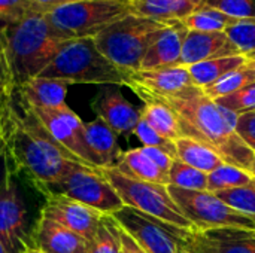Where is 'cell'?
Here are the masks:
<instances>
[{
	"label": "cell",
	"mask_w": 255,
	"mask_h": 253,
	"mask_svg": "<svg viewBox=\"0 0 255 253\" xmlns=\"http://www.w3.org/2000/svg\"><path fill=\"white\" fill-rule=\"evenodd\" d=\"M0 253H7L6 249H4V246H3V243H1V240H0Z\"/></svg>",
	"instance_id": "681fc988"
},
{
	"label": "cell",
	"mask_w": 255,
	"mask_h": 253,
	"mask_svg": "<svg viewBox=\"0 0 255 253\" xmlns=\"http://www.w3.org/2000/svg\"><path fill=\"white\" fill-rule=\"evenodd\" d=\"M176 145V158L182 163L209 174L223 166L226 161L220 157V154L212 149L211 146L191 139V137H181L175 142Z\"/></svg>",
	"instance_id": "d4e9b609"
},
{
	"label": "cell",
	"mask_w": 255,
	"mask_h": 253,
	"mask_svg": "<svg viewBox=\"0 0 255 253\" xmlns=\"http://www.w3.org/2000/svg\"><path fill=\"white\" fill-rule=\"evenodd\" d=\"M193 237L209 253H255V230L218 228L194 231Z\"/></svg>",
	"instance_id": "d6986e66"
},
{
	"label": "cell",
	"mask_w": 255,
	"mask_h": 253,
	"mask_svg": "<svg viewBox=\"0 0 255 253\" xmlns=\"http://www.w3.org/2000/svg\"><path fill=\"white\" fill-rule=\"evenodd\" d=\"M248 58L245 55H232V57H221L208 61H202L188 67L193 85L197 88H205L217 82L224 75L245 66Z\"/></svg>",
	"instance_id": "484cf974"
},
{
	"label": "cell",
	"mask_w": 255,
	"mask_h": 253,
	"mask_svg": "<svg viewBox=\"0 0 255 253\" xmlns=\"http://www.w3.org/2000/svg\"><path fill=\"white\" fill-rule=\"evenodd\" d=\"M169 185L188 191H208V174L175 158L169 170Z\"/></svg>",
	"instance_id": "f546056e"
},
{
	"label": "cell",
	"mask_w": 255,
	"mask_h": 253,
	"mask_svg": "<svg viewBox=\"0 0 255 253\" xmlns=\"http://www.w3.org/2000/svg\"><path fill=\"white\" fill-rule=\"evenodd\" d=\"M247 66H248V69L253 72V75H254V78H255V58H248Z\"/></svg>",
	"instance_id": "bcb514c9"
},
{
	"label": "cell",
	"mask_w": 255,
	"mask_h": 253,
	"mask_svg": "<svg viewBox=\"0 0 255 253\" xmlns=\"http://www.w3.org/2000/svg\"><path fill=\"white\" fill-rule=\"evenodd\" d=\"M67 86L64 81L48 79V78H33L18 86L15 92L33 107H61L66 104Z\"/></svg>",
	"instance_id": "44dd1931"
},
{
	"label": "cell",
	"mask_w": 255,
	"mask_h": 253,
	"mask_svg": "<svg viewBox=\"0 0 255 253\" xmlns=\"http://www.w3.org/2000/svg\"><path fill=\"white\" fill-rule=\"evenodd\" d=\"M134 94H137L139 98L152 97L163 101L175 112L182 136L211 146L226 163L248 171L251 170L255 152L236 133L235 127L238 115L217 104L202 88L191 85L172 95H151L146 92Z\"/></svg>",
	"instance_id": "7a4b0ae2"
},
{
	"label": "cell",
	"mask_w": 255,
	"mask_h": 253,
	"mask_svg": "<svg viewBox=\"0 0 255 253\" xmlns=\"http://www.w3.org/2000/svg\"><path fill=\"white\" fill-rule=\"evenodd\" d=\"M232 55H242V54L230 42V39L224 31L200 33V31L188 30L187 37L184 40L179 66L190 67L202 61L221 58V57H232Z\"/></svg>",
	"instance_id": "e0dca14e"
},
{
	"label": "cell",
	"mask_w": 255,
	"mask_h": 253,
	"mask_svg": "<svg viewBox=\"0 0 255 253\" xmlns=\"http://www.w3.org/2000/svg\"><path fill=\"white\" fill-rule=\"evenodd\" d=\"M30 107L60 146L72 154L79 163L90 167H99L87 143L85 122H82V119L67 104L54 109L33 106Z\"/></svg>",
	"instance_id": "8fae6325"
},
{
	"label": "cell",
	"mask_w": 255,
	"mask_h": 253,
	"mask_svg": "<svg viewBox=\"0 0 255 253\" xmlns=\"http://www.w3.org/2000/svg\"><path fill=\"white\" fill-rule=\"evenodd\" d=\"M188 28L182 21L167 24L142 60L140 70H154L179 66L184 40Z\"/></svg>",
	"instance_id": "ac0fdd59"
},
{
	"label": "cell",
	"mask_w": 255,
	"mask_h": 253,
	"mask_svg": "<svg viewBox=\"0 0 255 253\" xmlns=\"http://www.w3.org/2000/svg\"><path fill=\"white\" fill-rule=\"evenodd\" d=\"M115 169H118L126 176L142 180V182L158 183V185H166V186L169 185V174L160 170L145 155L142 148L123 152Z\"/></svg>",
	"instance_id": "603a6c76"
},
{
	"label": "cell",
	"mask_w": 255,
	"mask_h": 253,
	"mask_svg": "<svg viewBox=\"0 0 255 253\" xmlns=\"http://www.w3.org/2000/svg\"><path fill=\"white\" fill-rule=\"evenodd\" d=\"M253 174H254V177H255V158H254V161H253V166H251V170H250Z\"/></svg>",
	"instance_id": "c3c4849f"
},
{
	"label": "cell",
	"mask_w": 255,
	"mask_h": 253,
	"mask_svg": "<svg viewBox=\"0 0 255 253\" xmlns=\"http://www.w3.org/2000/svg\"><path fill=\"white\" fill-rule=\"evenodd\" d=\"M13 92H3L0 95V194L4 191L10 179L16 176L7 149V131H6V115Z\"/></svg>",
	"instance_id": "4dcf8cb0"
},
{
	"label": "cell",
	"mask_w": 255,
	"mask_h": 253,
	"mask_svg": "<svg viewBox=\"0 0 255 253\" xmlns=\"http://www.w3.org/2000/svg\"><path fill=\"white\" fill-rule=\"evenodd\" d=\"M118 234H120V240H121L123 253H145L134 243V240L127 233H124L120 227H118Z\"/></svg>",
	"instance_id": "b9f144b4"
},
{
	"label": "cell",
	"mask_w": 255,
	"mask_h": 253,
	"mask_svg": "<svg viewBox=\"0 0 255 253\" xmlns=\"http://www.w3.org/2000/svg\"><path fill=\"white\" fill-rule=\"evenodd\" d=\"M15 86L12 84L10 75H9V69L4 60V54H3V48L0 45V95L3 92H13Z\"/></svg>",
	"instance_id": "60d3db41"
},
{
	"label": "cell",
	"mask_w": 255,
	"mask_h": 253,
	"mask_svg": "<svg viewBox=\"0 0 255 253\" xmlns=\"http://www.w3.org/2000/svg\"><path fill=\"white\" fill-rule=\"evenodd\" d=\"M43 197L45 203L39 215L64 225L90 243L93 242L105 215L60 194H46Z\"/></svg>",
	"instance_id": "4fadbf2b"
},
{
	"label": "cell",
	"mask_w": 255,
	"mask_h": 253,
	"mask_svg": "<svg viewBox=\"0 0 255 253\" xmlns=\"http://www.w3.org/2000/svg\"><path fill=\"white\" fill-rule=\"evenodd\" d=\"M193 85L188 67L175 66L154 70H137L130 75L127 86L134 92L172 95Z\"/></svg>",
	"instance_id": "2e32d148"
},
{
	"label": "cell",
	"mask_w": 255,
	"mask_h": 253,
	"mask_svg": "<svg viewBox=\"0 0 255 253\" xmlns=\"http://www.w3.org/2000/svg\"><path fill=\"white\" fill-rule=\"evenodd\" d=\"M176 253H196L194 252V249H193V245H191L190 239H188L184 245L179 246V249H178V252Z\"/></svg>",
	"instance_id": "ee69618b"
},
{
	"label": "cell",
	"mask_w": 255,
	"mask_h": 253,
	"mask_svg": "<svg viewBox=\"0 0 255 253\" xmlns=\"http://www.w3.org/2000/svg\"><path fill=\"white\" fill-rule=\"evenodd\" d=\"M69 40H63L45 15L0 25V45L15 89L37 78Z\"/></svg>",
	"instance_id": "3957f363"
},
{
	"label": "cell",
	"mask_w": 255,
	"mask_h": 253,
	"mask_svg": "<svg viewBox=\"0 0 255 253\" xmlns=\"http://www.w3.org/2000/svg\"><path fill=\"white\" fill-rule=\"evenodd\" d=\"M133 134L140 140V143L146 148H155L160 149L163 152H166L167 155H170L172 158H176V145L175 142L160 136L157 131H154L142 118L137 124V127L134 128Z\"/></svg>",
	"instance_id": "8d00e7d4"
},
{
	"label": "cell",
	"mask_w": 255,
	"mask_h": 253,
	"mask_svg": "<svg viewBox=\"0 0 255 253\" xmlns=\"http://www.w3.org/2000/svg\"><path fill=\"white\" fill-rule=\"evenodd\" d=\"M206 4L233 19L255 18V0H206Z\"/></svg>",
	"instance_id": "74e56055"
},
{
	"label": "cell",
	"mask_w": 255,
	"mask_h": 253,
	"mask_svg": "<svg viewBox=\"0 0 255 253\" xmlns=\"http://www.w3.org/2000/svg\"><path fill=\"white\" fill-rule=\"evenodd\" d=\"M6 131L15 174L24 177L34 189L61 180L82 164L54 140L33 109L16 92L7 107Z\"/></svg>",
	"instance_id": "6da1fadb"
},
{
	"label": "cell",
	"mask_w": 255,
	"mask_h": 253,
	"mask_svg": "<svg viewBox=\"0 0 255 253\" xmlns=\"http://www.w3.org/2000/svg\"><path fill=\"white\" fill-rule=\"evenodd\" d=\"M91 109L117 136L133 134L140 121V109L131 104L115 85L100 86L91 101Z\"/></svg>",
	"instance_id": "5bb4252c"
},
{
	"label": "cell",
	"mask_w": 255,
	"mask_h": 253,
	"mask_svg": "<svg viewBox=\"0 0 255 253\" xmlns=\"http://www.w3.org/2000/svg\"><path fill=\"white\" fill-rule=\"evenodd\" d=\"M85 136L99 167H115L123 154L117 142V134L102 119L96 118L94 121L85 122Z\"/></svg>",
	"instance_id": "7402d4cb"
},
{
	"label": "cell",
	"mask_w": 255,
	"mask_h": 253,
	"mask_svg": "<svg viewBox=\"0 0 255 253\" xmlns=\"http://www.w3.org/2000/svg\"><path fill=\"white\" fill-rule=\"evenodd\" d=\"M236 19L230 18L229 15L220 12L215 7L203 4L190 16H187L182 22L190 31H200V33H217L226 31V28L233 24Z\"/></svg>",
	"instance_id": "4316f807"
},
{
	"label": "cell",
	"mask_w": 255,
	"mask_h": 253,
	"mask_svg": "<svg viewBox=\"0 0 255 253\" xmlns=\"http://www.w3.org/2000/svg\"><path fill=\"white\" fill-rule=\"evenodd\" d=\"M112 218L145 253H176L194 233L169 225L127 206L115 212Z\"/></svg>",
	"instance_id": "30bf717a"
},
{
	"label": "cell",
	"mask_w": 255,
	"mask_h": 253,
	"mask_svg": "<svg viewBox=\"0 0 255 253\" xmlns=\"http://www.w3.org/2000/svg\"><path fill=\"white\" fill-rule=\"evenodd\" d=\"M167 191L181 213L194 225L196 231L218 228L255 230V222L236 212L209 191H188L167 185Z\"/></svg>",
	"instance_id": "9c48e42d"
},
{
	"label": "cell",
	"mask_w": 255,
	"mask_h": 253,
	"mask_svg": "<svg viewBox=\"0 0 255 253\" xmlns=\"http://www.w3.org/2000/svg\"><path fill=\"white\" fill-rule=\"evenodd\" d=\"M255 82L254 75L253 72L248 69V66H242L227 75H224L223 78H220L217 82H214L212 85L209 86H205L202 88L203 92L212 98V100H218V98H223V97H227L236 91H239L241 88L250 85Z\"/></svg>",
	"instance_id": "f1b7e54d"
},
{
	"label": "cell",
	"mask_w": 255,
	"mask_h": 253,
	"mask_svg": "<svg viewBox=\"0 0 255 253\" xmlns=\"http://www.w3.org/2000/svg\"><path fill=\"white\" fill-rule=\"evenodd\" d=\"M43 253H88L90 242L64 225L39 215L30 234V246Z\"/></svg>",
	"instance_id": "9a60e30c"
},
{
	"label": "cell",
	"mask_w": 255,
	"mask_h": 253,
	"mask_svg": "<svg viewBox=\"0 0 255 253\" xmlns=\"http://www.w3.org/2000/svg\"><path fill=\"white\" fill-rule=\"evenodd\" d=\"M88 253H123L121 240L118 234V224L112 216L105 215L97 230L96 237L90 243Z\"/></svg>",
	"instance_id": "1f68e13d"
},
{
	"label": "cell",
	"mask_w": 255,
	"mask_h": 253,
	"mask_svg": "<svg viewBox=\"0 0 255 253\" xmlns=\"http://www.w3.org/2000/svg\"><path fill=\"white\" fill-rule=\"evenodd\" d=\"M39 13L45 15L34 0H0V25L15 24Z\"/></svg>",
	"instance_id": "e575fe53"
},
{
	"label": "cell",
	"mask_w": 255,
	"mask_h": 253,
	"mask_svg": "<svg viewBox=\"0 0 255 253\" xmlns=\"http://www.w3.org/2000/svg\"><path fill=\"white\" fill-rule=\"evenodd\" d=\"M142 151L145 152V155L160 169L163 170L164 173L169 174V170H170V166H172V161L175 158H172L170 155H167L166 152L160 151V149H155V148H146V146H142Z\"/></svg>",
	"instance_id": "ab89813d"
},
{
	"label": "cell",
	"mask_w": 255,
	"mask_h": 253,
	"mask_svg": "<svg viewBox=\"0 0 255 253\" xmlns=\"http://www.w3.org/2000/svg\"><path fill=\"white\" fill-rule=\"evenodd\" d=\"M214 101L220 104L221 107L236 113L238 116L247 112H253L255 110V82L241 88L239 91L227 97H223Z\"/></svg>",
	"instance_id": "d590c367"
},
{
	"label": "cell",
	"mask_w": 255,
	"mask_h": 253,
	"mask_svg": "<svg viewBox=\"0 0 255 253\" xmlns=\"http://www.w3.org/2000/svg\"><path fill=\"white\" fill-rule=\"evenodd\" d=\"M22 253H43V252H40V251H37V249H34V248H27V249H25Z\"/></svg>",
	"instance_id": "7dc6e473"
},
{
	"label": "cell",
	"mask_w": 255,
	"mask_h": 253,
	"mask_svg": "<svg viewBox=\"0 0 255 253\" xmlns=\"http://www.w3.org/2000/svg\"><path fill=\"white\" fill-rule=\"evenodd\" d=\"M224 33L242 55L250 57L255 54V18L236 19Z\"/></svg>",
	"instance_id": "836d02e7"
},
{
	"label": "cell",
	"mask_w": 255,
	"mask_h": 253,
	"mask_svg": "<svg viewBox=\"0 0 255 253\" xmlns=\"http://www.w3.org/2000/svg\"><path fill=\"white\" fill-rule=\"evenodd\" d=\"M42 195L60 194L81 204H85L102 215L112 216L124 207L114 186L106 180L99 167L78 166L61 180L36 189Z\"/></svg>",
	"instance_id": "ba28073f"
},
{
	"label": "cell",
	"mask_w": 255,
	"mask_h": 253,
	"mask_svg": "<svg viewBox=\"0 0 255 253\" xmlns=\"http://www.w3.org/2000/svg\"><path fill=\"white\" fill-rule=\"evenodd\" d=\"M73 1H78V0H34V3L42 9L43 13H48L49 10L58 7V6H63V4H67V3H73Z\"/></svg>",
	"instance_id": "7bdbcfd3"
},
{
	"label": "cell",
	"mask_w": 255,
	"mask_h": 253,
	"mask_svg": "<svg viewBox=\"0 0 255 253\" xmlns=\"http://www.w3.org/2000/svg\"><path fill=\"white\" fill-rule=\"evenodd\" d=\"M130 13V0H78L49 10L45 18L63 40H75L96 37Z\"/></svg>",
	"instance_id": "8992f818"
},
{
	"label": "cell",
	"mask_w": 255,
	"mask_h": 253,
	"mask_svg": "<svg viewBox=\"0 0 255 253\" xmlns=\"http://www.w3.org/2000/svg\"><path fill=\"white\" fill-rule=\"evenodd\" d=\"M100 170L106 180L114 186L124 206L154 216L169 225L184 228L187 231H196L194 225L181 213L166 185L128 177L115 167H103Z\"/></svg>",
	"instance_id": "52a82bcc"
},
{
	"label": "cell",
	"mask_w": 255,
	"mask_h": 253,
	"mask_svg": "<svg viewBox=\"0 0 255 253\" xmlns=\"http://www.w3.org/2000/svg\"><path fill=\"white\" fill-rule=\"evenodd\" d=\"M130 75L99 51L94 37H84L69 40L39 78L58 79L69 85L127 86Z\"/></svg>",
	"instance_id": "277c9868"
},
{
	"label": "cell",
	"mask_w": 255,
	"mask_h": 253,
	"mask_svg": "<svg viewBox=\"0 0 255 253\" xmlns=\"http://www.w3.org/2000/svg\"><path fill=\"white\" fill-rule=\"evenodd\" d=\"M203 4H206V0H130L134 15L151 18L163 24L184 21Z\"/></svg>",
	"instance_id": "ffe728a7"
},
{
	"label": "cell",
	"mask_w": 255,
	"mask_h": 253,
	"mask_svg": "<svg viewBox=\"0 0 255 253\" xmlns=\"http://www.w3.org/2000/svg\"><path fill=\"white\" fill-rule=\"evenodd\" d=\"M190 242H191V245H193V249H194V252L196 253H209L199 242H196L194 240V237H193V234H191V237H190Z\"/></svg>",
	"instance_id": "f6af8a7d"
},
{
	"label": "cell",
	"mask_w": 255,
	"mask_h": 253,
	"mask_svg": "<svg viewBox=\"0 0 255 253\" xmlns=\"http://www.w3.org/2000/svg\"><path fill=\"white\" fill-rule=\"evenodd\" d=\"M145 104L140 109V118L160 136L176 142L178 139L184 137L181 131L179 121L175 112L164 104L163 101L152 98V97H142L140 98Z\"/></svg>",
	"instance_id": "cb8c5ba5"
},
{
	"label": "cell",
	"mask_w": 255,
	"mask_h": 253,
	"mask_svg": "<svg viewBox=\"0 0 255 253\" xmlns=\"http://www.w3.org/2000/svg\"><path fill=\"white\" fill-rule=\"evenodd\" d=\"M235 128L245 145L255 152V110L239 115Z\"/></svg>",
	"instance_id": "f35d334b"
},
{
	"label": "cell",
	"mask_w": 255,
	"mask_h": 253,
	"mask_svg": "<svg viewBox=\"0 0 255 253\" xmlns=\"http://www.w3.org/2000/svg\"><path fill=\"white\" fill-rule=\"evenodd\" d=\"M30 234L27 206L12 177L0 194V240L7 253H22L30 246Z\"/></svg>",
	"instance_id": "7c38bea8"
},
{
	"label": "cell",
	"mask_w": 255,
	"mask_h": 253,
	"mask_svg": "<svg viewBox=\"0 0 255 253\" xmlns=\"http://www.w3.org/2000/svg\"><path fill=\"white\" fill-rule=\"evenodd\" d=\"M215 195L221 198L226 204H229L232 209L255 222V179L248 185L221 191Z\"/></svg>",
	"instance_id": "d6a6232c"
},
{
	"label": "cell",
	"mask_w": 255,
	"mask_h": 253,
	"mask_svg": "<svg viewBox=\"0 0 255 253\" xmlns=\"http://www.w3.org/2000/svg\"><path fill=\"white\" fill-rule=\"evenodd\" d=\"M254 174L238 166L224 163L217 170L208 174V191L212 194L239 188L248 185L254 180Z\"/></svg>",
	"instance_id": "83f0119b"
},
{
	"label": "cell",
	"mask_w": 255,
	"mask_h": 253,
	"mask_svg": "<svg viewBox=\"0 0 255 253\" xmlns=\"http://www.w3.org/2000/svg\"><path fill=\"white\" fill-rule=\"evenodd\" d=\"M167 24L130 13L94 37L99 51L127 73L140 70L148 49Z\"/></svg>",
	"instance_id": "5b68a950"
}]
</instances>
